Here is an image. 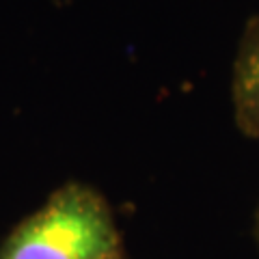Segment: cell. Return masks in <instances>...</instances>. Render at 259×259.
Instances as JSON below:
<instances>
[{
	"label": "cell",
	"mask_w": 259,
	"mask_h": 259,
	"mask_svg": "<svg viewBox=\"0 0 259 259\" xmlns=\"http://www.w3.org/2000/svg\"><path fill=\"white\" fill-rule=\"evenodd\" d=\"M121 236L108 203L84 184H65L15 227L0 259H108Z\"/></svg>",
	"instance_id": "obj_1"
},
{
	"label": "cell",
	"mask_w": 259,
	"mask_h": 259,
	"mask_svg": "<svg viewBox=\"0 0 259 259\" xmlns=\"http://www.w3.org/2000/svg\"><path fill=\"white\" fill-rule=\"evenodd\" d=\"M231 93L240 130L259 141V18L248 24L242 37Z\"/></svg>",
	"instance_id": "obj_2"
},
{
	"label": "cell",
	"mask_w": 259,
	"mask_h": 259,
	"mask_svg": "<svg viewBox=\"0 0 259 259\" xmlns=\"http://www.w3.org/2000/svg\"><path fill=\"white\" fill-rule=\"evenodd\" d=\"M108 259H125V257H123V253H115V255H110Z\"/></svg>",
	"instance_id": "obj_3"
},
{
	"label": "cell",
	"mask_w": 259,
	"mask_h": 259,
	"mask_svg": "<svg viewBox=\"0 0 259 259\" xmlns=\"http://www.w3.org/2000/svg\"><path fill=\"white\" fill-rule=\"evenodd\" d=\"M257 233H259V216H257Z\"/></svg>",
	"instance_id": "obj_4"
}]
</instances>
